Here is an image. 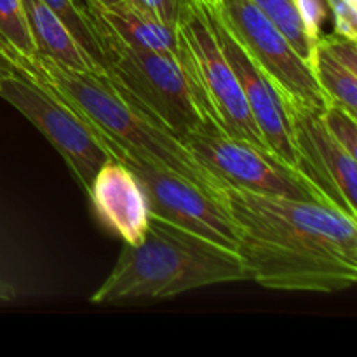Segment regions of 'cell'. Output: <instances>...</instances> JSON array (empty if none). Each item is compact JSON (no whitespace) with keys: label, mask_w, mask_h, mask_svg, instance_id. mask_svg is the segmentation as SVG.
Masks as SVG:
<instances>
[{"label":"cell","mask_w":357,"mask_h":357,"mask_svg":"<svg viewBox=\"0 0 357 357\" xmlns=\"http://www.w3.org/2000/svg\"><path fill=\"white\" fill-rule=\"evenodd\" d=\"M0 44L17 70L65 98L94 126L101 138L167 167L222 201L225 185L204 169L176 136L122 98L107 75L68 68L45 56H21L2 40Z\"/></svg>","instance_id":"3957f363"},{"label":"cell","mask_w":357,"mask_h":357,"mask_svg":"<svg viewBox=\"0 0 357 357\" xmlns=\"http://www.w3.org/2000/svg\"><path fill=\"white\" fill-rule=\"evenodd\" d=\"M310 68L328 103L357 117V42L335 31L321 35Z\"/></svg>","instance_id":"5bb4252c"},{"label":"cell","mask_w":357,"mask_h":357,"mask_svg":"<svg viewBox=\"0 0 357 357\" xmlns=\"http://www.w3.org/2000/svg\"><path fill=\"white\" fill-rule=\"evenodd\" d=\"M272 23L278 24L279 30L286 35L293 47L305 59L309 66H312L314 44L303 28L302 20L293 0H251Z\"/></svg>","instance_id":"e0dca14e"},{"label":"cell","mask_w":357,"mask_h":357,"mask_svg":"<svg viewBox=\"0 0 357 357\" xmlns=\"http://www.w3.org/2000/svg\"><path fill=\"white\" fill-rule=\"evenodd\" d=\"M251 281L239 253L150 215L145 237L126 244L94 305H117L169 298L223 282Z\"/></svg>","instance_id":"7a4b0ae2"},{"label":"cell","mask_w":357,"mask_h":357,"mask_svg":"<svg viewBox=\"0 0 357 357\" xmlns=\"http://www.w3.org/2000/svg\"><path fill=\"white\" fill-rule=\"evenodd\" d=\"M86 3H93L98 7H117L124 3V0H86Z\"/></svg>","instance_id":"d4e9b609"},{"label":"cell","mask_w":357,"mask_h":357,"mask_svg":"<svg viewBox=\"0 0 357 357\" xmlns=\"http://www.w3.org/2000/svg\"><path fill=\"white\" fill-rule=\"evenodd\" d=\"M183 145L225 187L261 195L330 202L302 173L272 153L218 128L192 132Z\"/></svg>","instance_id":"ba28073f"},{"label":"cell","mask_w":357,"mask_h":357,"mask_svg":"<svg viewBox=\"0 0 357 357\" xmlns=\"http://www.w3.org/2000/svg\"><path fill=\"white\" fill-rule=\"evenodd\" d=\"M16 65L13 63L10 56L7 54V51L3 49V45L0 44V87L10 79V77L16 73Z\"/></svg>","instance_id":"603a6c76"},{"label":"cell","mask_w":357,"mask_h":357,"mask_svg":"<svg viewBox=\"0 0 357 357\" xmlns=\"http://www.w3.org/2000/svg\"><path fill=\"white\" fill-rule=\"evenodd\" d=\"M13 298H14V288L0 279V300H2V302H7V300H13Z\"/></svg>","instance_id":"cb8c5ba5"},{"label":"cell","mask_w":357,"mask_h":357,"mask_svg":"<svg viewBox=\"0 0 357 357\" xmlns=\"http://www.w3.org/2000/svg\"><path fill=\"white\" fill-rule=\"evenodd\" d=\"M293 2H295L296 13L302 20L307 35L312 40V44H316L317 38L323 35L321 30H323L324 21L330 14L326 2L324 0H293Z\"/></svg>","instance_id":"ffe728a7"},{"label":"cell","mask_w":357,"mask_h":357,"mask_svg":"<svg viewBox=\"0 0 357 357\" xmlns=\"http://www.w3.org/2000/svg\"><path fill=\"white\" fill-rule=\"evenodd\" d=\"M178 26L190 49L213 122L227 135L272 153L251 115L236 72L216 38L206 3L201 0H183Z\"/></svg>","instance_id":"52a82bcc"},{"label":"cell","mask_w":357,"mask_h":357,"mask_svg":"<svg viewBox=\"0 0 357 357\" xmlns=\"http://www.w3.org/2000/svg\"><path fill=\"white\" fill-rule=\"evenodd\" d=\"M87 195L94 215L124 244L136 246L145 237L150 223L146 195L135 174L117 160H107L98 169Z\"/></svg>","instance_id":"7c38bea8"},{"label":"cell","mask_w":357,"mask_h":357,"mask_svg":"<svg viewBox=\"0 0 357 357\" xmlns=\"http://www.w3.org/2000/svg\"><path fill=\"white\" fill-rule=\"evenodd\" d=\"M96 136L112 160L124 164L139 181L149 201L150 215L237 251L239 230L220 199L167 167Z\"/></svg>","instance_id":"5b68a950"},{"label":"cell","mask_w":357,"mask_h":357,"mask_svg":"<svg viewBox=\"0 0 357 357\" xmlns=\"http://www.w3.org/2000/svg\"><path fill=\"white\" fill-rule=\"evenodd\" d=\"M206 13H208L213 30H215L216 38H218L230 66L236 72L241 89H243L244 98L248 101V107H250L251 115H253L265 143L278 159L302 173L298 153H296L295 143L291 138L288 115L284 110V100L275 89L274 84L267 79V75L251 61V58L241 47L239 42L232 37L229 28L223 24L222 17L216 13V6L206 3Z\"/></svg>","instance_id":"8fae6325"},{"label":"cell","mask_w":357,"mask_h":357,"mask_svg":"<svg viewBox=\"0 0 357 357\" xmlns=\"http://www.w3.org/2000/svg\"><path fill=\"white\" fill-rule=\"evenodd\" d=\"M300 169L326 201L357 218V159L338 145L317 108L284 100Z\"/></svg>","instance_id":"30bf717a"},{"label":"cell","mask_w":357,"mask_h":357,"mask_svg":"<svg viewBox=\"0 0 357 357\" xmlns=\"http://www.w3.org/2000/svg\"><path fill=\"white\" fill-rule=\"evenodd\" d=\"M86 9L101 26L107 28L126 45L174 56L185 66L194 65L190 49L178 24L164 23L157 17L131 9L126 3L117 7H98L86 3Z\"/></svg>","instance_id":"4fadbf2b"},{"label":"cell","mask_w":357,"mask_h":357,"mask_svg":"<svg viewBox=\"0 0 357 357\" xmlns=\"http://www.w3.org/2000/svg\"><path fill=\"white\" fill-rule=\"evenodd\" d=\"M0 98L47 138L87 194L98 169L112 160L94 126L56 91L21 70L0 87Z\"/></svg>","instance_id":"8992f818"},{"label":"cell","mask_w":357,"mask_h":357,"mask_svg":"<svg viewBox=\"0 0 357 357\" xmlns=\"http://www.w3.org/2000/svg\"><path fill=\"white\" fill-rule=\"evenodd\" d=\"M21 2L35 45V54L45 56L68 68L100 73L79 42L72 37L68 28L42 0H21Z\"/></svg>","instance_id":"9a60e30c"},{"label":"cell","mask_w":357,"mask_h":357,"mask_svg":"<svg viewBox=\"0 0 357 357\" xmlns=\"http://www.w3.org/2000/svg\"><path fill=\"white\" fill-rule=\"evenodd\" d=\"M321 117L335 142L357 159V117L330 103L323 108Z\"/></svg>","instance_id":"d6986e66"},{"label":"cell","mask_w":357,"mask_h":357,"mask_svg":"<svg viewBox=\"0 0 357 357\" xmlns=\"http://www.w3.org/2000/svg\"><path fill=\"white\" fill-rule=\"evenodd\" d=\"M89 17L100 40L105 75L122 98L181 143L192 132L218 128L206 108L195 65L185 66L174 56L126 45Z\"/></svg>","instance_id":"277c9868"},{"label":"cell","mask_w":357,"mask_h":357,"mask_svg":"<svg viewBox=\"0 0 357 357\" xmlns=\"http://www.w3.org/2000/svg\"><path fill=\"white\" fill-rule=\"evenodd\" d=\"M237 253L251 281L281 291L333 293L357 281V223L331 202L227 187Z\"/></svg>","instance_id":"6da1fadb"},{"label":"cell","mask_w":357,"mask_h":357,"mask_svg":"<svg viewBox=\"0 0 357 357\" xmlns=\"http://www.w3.org/2000/svg\"><path fill=\"white\" fill-rule=\"evenodd\" d=\"M216 13L251 61L267 75L282 100L323 110L328 105L312 68L251 0H218Z\"/></svg>","instance_id":"9c48e42d"},{"label":"cell","mask_w":357,"mask_h":357,"mask_svg":"<svg viewBox=\"0 0 357 357\" xmlns=\"http://www.w3.org/2000/svg\"><path fill=\"white\" fill-rule=\"evenodd\" d=\"M333 16L335 33L357 40V0H324Z\"/></svg>","instance_id":"44dd1931"},{"label":"cell","mask_w":357,"mask_h":357,"mask_svg":"<svg viewBox=\"0 0 357 357\" xmlns=\"http://www.w3.org/2000/svg\"><path fill=\"white\" fill-rule=\"evenodd\" d=\"M42 2L61 20V23L72 33V37L79 42L80 47L86 51L91 61L94 63L98 72L105 75L100 40H98L96 30H94L93 23H91L86 6H79L75 0H42Z\"/></svg>","instance_id":"2e32d148"},{"label":"cell","mask_w":357,"mask_h":357,"mask_svg":"<svg viewBox=\"0 0 357 357\" xmlns=\"http://www.w3.org/2000/svg\"><path fill=\"white\" fill-rule=\"evenodd\" d=\"M124 3L167 24H178L183 0H124Z\"/></svg>","instance_id":"7402d4cb"},{"label":"cell","mask_w":357,"mask_h":357,"mask_svg":"<svg viewBox=\"0 0 357 357\" xmlns=\"http://www.w3.org/2000/svg\"><path fill=\"white\" fill-rule=\"evenodd\" d=\"M201 2L208 3V6H216V3H218V0H201Z\"/></svg>","instance_id":"484cf974"},{"label":"cell","mask_w":357,"mask_h":357,"mask_svg":"<svg viewBox=\"0 0 357 357\" xmlns=\"http://www.w3.org/2000/svg\"><path fill=\"white\" fill-rule=\"evenodd\" d=\"M0 40L17 54H35V45L21 0H0Z\"/></svg>","instance_id":"ac0fdd59"}]
</instances>
